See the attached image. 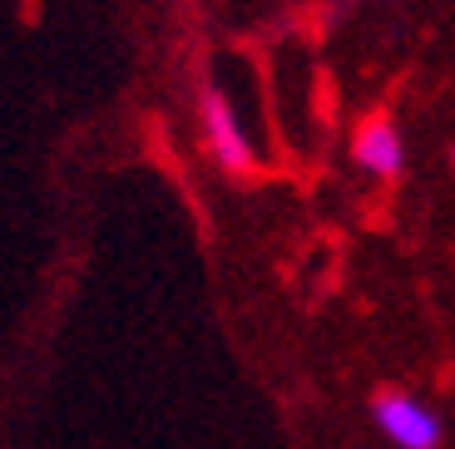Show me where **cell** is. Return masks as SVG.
<instances>
[{"instance_id": "7a4b0ae2", "label": "cell", "mask_w": 455, "mask_h": 449, "mask_svg": "<svg viewBox=\"0 0 455 449\" xmlns=\"http://www.w3.org/2000/svg\"><path fill=\"white\" fill-rule=\"evenodd\" d=\"M198 119H204V144H208L218 169L233 173V178H248V173L258 169V154H252V138H248V129H243L238 109H233V99H228L223 90H208Z\"/></svg>"}, {"instance_id": "3957f363", "label": "cell", "mask_w": 455, "mask_h": 449, "mask_svg": "<svg viewBox=\"0 0 455 449\" xmlns=\"http://www.w3.org/2000/svg\"><path fill=\"white\" fill-rule=\"evenodd\" d=\"M352 158L371 173V178H401V169H406V138H401V124L387 119V114L362 119V129H356V138H352Z\"/></svg>"}, {"instance_id": "6da1fadb", "label": "cell", "mask_w": 455, "mask_h": 449, "mask_svg": "<svg viewBox=\"0 0 455 449\" xmlns=\"http://www.w3.org/2000/svg\"><path fill=\"white\" fill-rule=\"evenodd\" d=\"M371 425L396 449H441L445 445V420L435 415L421 395L396 390V385L371 395Z\"/></svg>"}]
</instances>
